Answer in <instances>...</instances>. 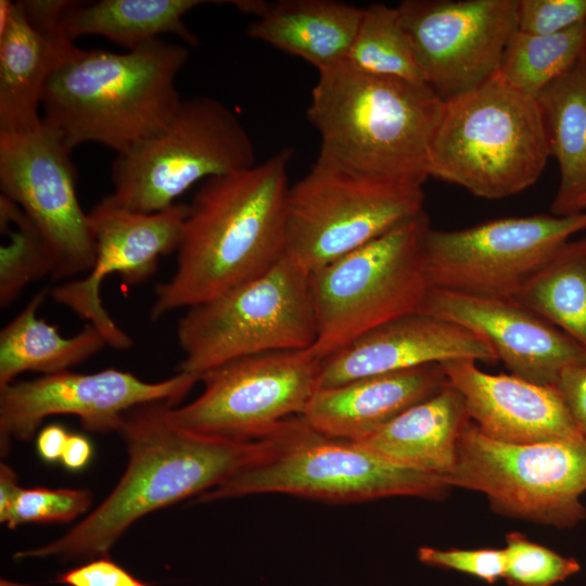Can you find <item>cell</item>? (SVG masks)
Masks as SVG:
<instances>
[{
  "mask_svg": "<svg viewBox=\"0 0 586 586\" xmlns=\"http://www.w3.org/2000/svg\"><path fill=\"white\" fill-rule=\"evenodd\" d=\"M292 155L283 149L263 163L202 182L189 204L175 270L155 286L151 320L251 281L286 254Z\"/></svg>",
  "mask_w": 586,
  "mask_h": 586,
  "instance_id": "obj_1",
  "label": "cell"
},
{
  "mask_svg": "<svg viewBox=\"0 0 586 586\" xmlns=\"http://www.w3.org/2000/svg\"><path fill=\"white\" fill-rule=\"evenodd\" d=\"M168 406L158 402L127 411L118 432L129 461L115 488L65 535L13 557L74 560L107 556L117 539L141 517L219 486L276 444L278 430L253 441L189 432L171 422Z\"/></svg>",
  "mask_w": 586,
  "mask_h": 586,
  "instance_id": "obj_2",
  "label": "cell"
},
{
  "mask_svg": "<svg viewBox=\"0 0 586 586\" xmlns=\"http://www.w3.org/2000/svg\"><path fill=\"white\" fill-rule=\"evenodd\" d=\"M318 73L307 107L321 141L317 157L422 187L445 101L425 84L368 74L345 61Z\"/></svg>",
  "mask_w": 586,
  "mask_h": 586,
  "instance_id": "obj_3",
  "label": "cell"
},
{
  "mask_svg": "<svg viewBox=\"0 0 586 586\" xmlns=\"http://www.w3.org/2000/svg\"><path fill=\"white\" fill-rule=\"evenodd\" d=\"M189 55V46L162 39L122 53L80 48L50 77L42 120L71 151L94 142L126 154L178 111L176 78Z\"/></svg>",
  "mask_w": 586,
  "mask_h": 586,
  "instance_id": "obj_4",
  "label": "cell"
},
{
  "mask_svg": "<svg viewBox=\"0 0 586 586\" xmlns=\"http://www.w3.org/2000/svg\"><path fill=\"white\" fill-rule=\"evenodd\" d=\"M549 157L537 101L496 74L445 101L429 176L499 200L533 186Z\"/></svg>",
  "mask_w": 586,
  "mask_h": 586,
  "instance_id": "obj_5",
  "label": "cell"
},
{
  "mask_svg": "<svg viewBox=\"0 0 586 586\" xmlns=\"http://www.w3.org/2000/svg\"><path fill=\"white\" fill-rule=\"evenodd\" d=\"M423 209L385 233L309 272L320 360L367 332L420 311L430 290Z\"/></svg>",
  "mask_w": 586,
  "mask_h": 586,
  "instance_id": "obj_6",
  "label": "cell"
},
{
  "mask_svg": "<svg viewBox=\"0 0 586 586\" xmlns=\"http://www.w3.org/2000/svg\"><path fill=\"white\" fill-rule=\"evenodd\" d=\"M443 477L392 463L358 444L324 436L301 416L285 420L260 459L199 496V501L253 494H289L332 502L394 496L441 498Z\"/></svg>",
  "mask_w": 586,
  "mask_h": 586,
  "instance_id": "obj_7",
  "label": "cell"
},
{
  "mask_svg": "<svg viewBox=\"0 0 586 586\" xmlns=\"http://www.w3.org/2000/svg\"><path fill=\"white\" fill-rule=\"evenodd\" d=\"M316 336L309 272L285 254L262 276L187 308L177 323L178 371L201 377L233 359L308 349Z\"/></svg>",
  "mask_w": 586,
  "mask_h": 586,
  "instance_id": "obj_8",
  "label": "cell"
},
{
  "mask_svg": "<svg viewBox=\"0 0 586 586\" xmlns=\"http://www.w3.org/2000/svg\"><path fill=\"white\" fill-rule=\"evenodd\" d=\"M253 165L252 139L232 110L212 97L183 99L160 132L117 155L105 198L129 212L154 214L200 180Z\"/></svg>",
  "mask_w": 586,
  "mask_h": 586,
  "instance_id": "obj_9",
  "label": "cell"
},
{
  "mask_svg": "<svg viewBox=\"0 0 586 586\" xmlns=\"http://www.w3.org/2000/svg\"><path fill=\"white\" fill-rule=\"evenodd\" d=\"M444 481L484 494L500 514L572 528L586 518V440L505 443L470 421Z\"/></svg>",
  "mask_w": 586,
  "mask_h": 586,
  "instance_id": "obj_10",
  "label": "cell"
},
{
  "mask_svg": "<svg viewBox=\"0 0 586 586\" xmlns=\"http://www.w3.org/2000/svg\"><path fill=\"white\" fill-rule=\"evenodd\" d=\"M422 187L382 180L317 157L289 190L286 254L308 272L424 208Z\"/></svg>",
  "mask_w": 586,
  "mask_h": 586,
  "instance_id": "obj_11",
  "label": "cell"
},
{
  "mask_svg": "<svg viewBox=\"0 0 586 586\" xmlns=\"http://www.w3.org/2000/svg\"><path fill=\"white\" fill-rule=\"evenodd\" d=\"M585 229L586 211L499 218L458 230L430 228L424 239L430 286L513 298L558 250Z\"/></svg>",
  "mask_w": 586,
  "mask_h": 586,
  "instance_id": "obj_12",
  "label": "cell"
},
{
  "mask_svg": "<svg viewBox=\"0 0 586 586\" xmlns=\"http://www.w3.org/2000/svg\"><path fill=\"white\" fill-rule=\"evenodd\" d=\"M321 360L310 349L246 356L201 375L203 392L183 406H168L177 426L230 441L273 433L290 416H301L319 385Z\"/></svg>",
  "mask_w": 586,
  "mask_h": 586,
  "instance_id": "obj_13",
  "label": "cell"
},
{
  "mask_svg": "<svg viewBox=\"0 0 586 586\" xmlns=\"http://www.w3.org/2000/svg\"><path fill=\"white\" fill-rule=\"evenodd\" d=\"M71 150L43 120L27 130L0 131V187L43 239L52 280L88 273L97 244L89 213L76 192Z\"/></svg>",
  "mask_w": 586,
  "mask_h": 586,
  "instance_id": "obj_14",
  "label": "cell"
},
{
  "mask_svg": "<svg viewBox=\"0 0 586 586\" xmlns=\"http://www.w3.org/2000/svg\"><path fill=\"white\" fill-rule=\"evenodd\" d=\"M425 84L444 101L498 73L518 0H405L397 7Z\"/></svg>",
  "mask_w": 586,
  "mask_h": 586,
  "instance_id": "obj_15",
  "label": "cell"
},
{
  "mask_svg": "<svg viewBox=\"0 0 586 586\" xmlns=\"http://www.w3.org/2000/svg\"><path fill=\"white\" fill-rule=\"evenodd\" d=\"M200 379L178 371L169 379L146 382L127 371L105 369L88 374L67 370L12 382L0 387L1 454L9 450L13 438H31L53 415L76 416L91 432L119 431L130 409L158 402L176 406Z\"/></svg>",
  "mask_w": 586,
  "mask_h": 586,
  "instance_id": "obj_16",
  "label": "cell"
},
{
  "mask_svg": "<svg viewBox=\"0 0 586 586\" xmlns=\"http://www.w3.org/2000/svg\"><path fill=\"white\" fill-rule=\"evenodd\" d=\"M189 204L176 203L154 214L124 209L105 196L89 212L97 252L87 276L68 280L50 291L52 298L97 328L109 346L126 349L132 339L111 318L102 304L101 284L118 273L128 286L149 280L161 256L176 252L183 234Z\"/></svg>",
  "mask_w": 586,
  "mask_h": 586,
  "instance_id": "obj_17",
  "label": "cell"
},
{
  "mask_svg": "<svg viewBox=\"0 0 586 586\" xmlns=\"http://www.w3.org/2000/svg\"><path fill=\"white\" fill-rule=\"evenodd\" d=\"M420 311L480 336L511 374L534 383L555 385L563 370L586 364L581 345L513 298L431 289Z\"/></svg>",
  "mask_w": 586,
  "mask_h": 586,
  "instance_id": "obj_18",
  "label": "cell"
},
{
  "mask_svg": "<svg viewBox=\"0 0 586 586\" xmlns=\"http://www.w3.org/2000/svg\"><path fill=\"white\" fill-rule=\"evenodd\" d=\"M456 359L498 361L492 347L471 331L417 311L367 332L322 359L318 388Z\"/></svg>",
  "mask_w": 586,
  "mask_h": 586,
  "instance_id": "obj_19",
  "label": "cell"
},
{
  "mask_svg": "<svg viewBox=\"0 0 586 586\" xmlns=\"http://www.w3.org/2000/svg\"><path fill=\"white\" fill-rule=\"evenodd\" d=\"M476 362L456 359L441 366L485 435L512 444L586 440L555 385L487 373Z\"/></svg>",
  "mask_w": 586,
  "mask_h": 586,
  "instance_id": "obj_20",
  "label": "cell"
},
{
  "mask_svg": "<svg viewBox=\"0 0 586 586\" xmlns=\"http://www.w3.org/2000/svg\"><path fill=\"white\" fill-rule=\"evenodd\" d=\"M447 384L441 364L364 377L318 388L301 417L324 436L358 442Z\"/></svg>",
  "mask_w": 586,
  "mask_h": 586,
  "instance_id": "obj_21",
  "label": "cell"
},
{
  "mask_svg": "<svg viewBox=\"0 0 586 586\" xmlns=\"http://www.w3.org/2000/svg\"><path fill=\"white\" fill-rule=\"evenodd\" d=\"M80 50L61 26L33 21L15 1L0 31V131L38 126L39 107L52 74Z\"/></svg>",
  "mask_w": 586,
  "mask_h": 586,
  "instance_id": "obj_22",
  "label": "cell"
},
{
  "mask_svg": "<svg viewBox=\"0 0 586 586\" xmlns=\"http://www.w3.org/2000/svg\"><path fill=\"white\" fill-rule=\"evenodd\" d=\"M256 18L251 38L296 55L318 72L344 61L362 16V9L335 0L230 1Z\"/></svg>",
  "mask_w": 586,
  "mask_h": 586,
  "instance_id": "obj_23",
  "label": "cell"
},
{
  "mask_svg": "<svg viewBox=\"0 0 586 586\" xmlns=\"http://www.w3.org/2000/svg\"><path fill=\"white\" fill-rule=\"evenodd\" d=\"M470 421L463 397L448 383L354 443L392 463L444 480L455 466L460 435Z\"/></svg>",
  "mask_w": 586,
  "mask_h": 586,
  "instance_id": "obj_24",
  "label": "cell"
},
{
  "mask_svg": "<svg viewBox=\"0 0 586 586\" xmlns=\"http://www.w3.org/2000/svg\"><path fill=\"white\" fill-rule=\"evenodd\" d=\"M550 157L560 180L552 215L586 211V49L575 64L536 99Z\"/></svg>",
  "mask_w": 586,
  "mask_h": 586,
  "instance_id": "obj_25",
  "label": "cell"
},
{
  "mask_svg": "<svg viewBox=\"0 0 586 586\" xmlns=\"http://www.w3.org/2000/svg\"><path fill=\"white\" fill-rule=\"evenodd\" d=\"M206 3L201 0H99L75 1L61 21L65 35L73 41L97 35L132 51L175 35L187 46L198 44L196 36L187 27L183 16Z\"/></svg>",
  "mask_w": 586,
  "mask_h": 586,
  "instance_id": "obj_26",
  "label": "cell"
},
{
  "mask_svg": "<svg viewBox=\"0 0 586 586\" xmlns=\"http://www.w3.org/2000/svg\"><path fill=\"white\" fill-rule=\"evenodd\" d=\"M49 289L37 292L25 307L0 332V387L26 371L43 375L69 370L98 354L106 345L92 324L64 337L58 327L37 317Z\"/></svg>",
  "mask_w": 586,
  "mask_h": 586,
  "instance_id": "obj_27",
  "label": "cell"
},
{
  "mask_svg": "<svg viewBox=\"0 0 586 586\" xmlns=\"http://www.w3.org/2000/svg\"><path fill=\"white\" fill-rule=\"evenodd\" d=\"M513 300L586 352V238L566 242Z\"/></svg>",
  "mask_w": 586,
  "mask_h": 586,
  "instance_id": "obj_28",
  "label": "cell"
},
{
  "mask_svg": "<svg viewBox=\"0 0 586 586\" xmlns=\"http://www.w3.org/2000/svg\"><path fill=\"white\" fill-rule=\"evenodd\" d=\"M585 49L586 24L555 35L517 30L504 51L497 74L536 100L575 64Z\"/></svg>",
  "mask_w": 586,
  "mask_h": 586,
  "instance_id": "obj_29",
  "label": "cell"
},
{
  "mask_svg": "<svg viewBox=\"0 0 586 586\" xmlns=\"http://www.w3.org/2000/svg\"><path fill=\"white\" fill-rule=\"evenodd\" d=\"M344 61L368 74L425 84L396 7L373 3L362 9Z\"/></svg>",
  "mask_w": 586,
  "mask_h": 586,
  "instance_id": "obj_30",
  "label": "cell"
},
{
  "mask_svg": "<svg viewBox=\"0 0 586 586\" xmlns=\"http://www.w3.org/2000/svg\"><path fill=\"white\" fill-rule=\"evenodd\" d=\"M0 307L7 308L31 282L52 275V258L34 225L8 196H0Z\"/></svg>",
  "mask_w": 586,
  "mask_h": 586,
  "instance_id": "obj_31",
  "label": "cell"
},
{
  "mask_svg": "<svg viewBox=\"0 0 586 586\" xmlns=\"http://www.w3.org/2000/svg\"><path fill=\"white\" fill-rule=\"evenodd\" d=\"M502 578L509 586H555L581 570L578 561L511 532L506 536Z\"/></svg>",
  "mask_w": 586,
  "mask_h": 586,
  "instance_id": "obj_32",
  "label": "cell"
},
{
  "mask_svg": "<svg viewBox=\"0 0 586 586\" xmlns=\"http://www.w3.org/2000/svg\"><path fill=\"white\" fill-rule=\"evenodd\" d=\"M91 502L88 489L22 488L0 522L9 528L25 523L67 522L87 511Z\"/></svg>",
  "mask_w": 586,
  "mask_h": 586,
  "instance_id": "obj_33",
  "label": "cell"
},
{
  "mask_svg": "<svg viewBox=\"0 0 586 586\" xmlns=\"http://www.w3.org/2000/svg\"><path fill=\"white\" fill-rule=\"evenodd\" d=\"M586 24V0H518V30L555 35Z\"/></svg>",
  "mask_w": 586,
  "mask_h": 586,
  "instance_id": "obj_34",
  "label": "cell"
},
{
  "mask_svg": "<svg viewBox=\"0 0 586 586\" xmlns=\"http://www.w3.org/2000/svg\"><path fill=\"white\" fill-rule=\"evenodd\" d=\"M417 557L426 565L454 570L494 584L502 578L505 570L504 549H438L420 547Z\"/></svg>",
  "mask_w": 586,
  "mask_h": 586,
  "instance_id": "obj_35",
  "label": "cell"
},
{
  "mask_svg": "<svg viewBox=\"0 0 586 586\" xmlns=\"http://www.w3.org/2000/svg\"><path fill=\"white\" fill-rule=\"evenodd\" d=\"M55 583L67 586H150L107 556L99 557L58 575Z\"/></svg>",
  "mask_w": 586,
  "mask_h": 586,
  "instance_id": "obj_36",
  "label": "cell"
},
{
  "mask_svg": "<svg viewBox=\"0 0 586 586\" xmlns=\"http://www.w3.org/2000/svg\"><path fill=\"white\" fill-rule=\"evenodd\" d=\"M574 422L586 437V364L563 370L555 383Z\"/></svg>",
  "mask_w": 586,
  "mask_h": 586,
  "instance_id": "obj_37",
  "label": "cell"
},
{
  "mask_svg": "<svg viewBox=\"0 0 586 586\" xmlns=\"http://www.w3.org/2000/svg\"><path fill=\"white\" fill-rule=\"evenodd\" d=\"M69 433L59 425L43 428L37 437V450L40 458L47 462L61 460Z\"/></svg>",
  "mask_w": 586,
  "mask_h": 586,
  "instance_id": "obj_38",
  "label": "cell"
},
{
  "mask_svg": "<svg viewBox=\"0 0 586 586\" xmlns=\"http://www.w3.org/2000/svg\"><path fill=\"white\" fill-rule=\"evenodd\" d=\"M92 447L89 440L81 434H69L61 458L68 470H80L90 460Z\"/></svg>",
  "mask_w": 586,
  "mask_h": 586,
  "instance_id": "obj_39",
  "label": "cell"
},
{
  "mask_svg": "<svg viewBox=\"0 0 586 586\" xmlns=\"http://www.w3.org/2000/svg\"><path fill=\"white\" fill-rule=\"evenodd\" d=\"M22 487L18 486L14 470L5 464L0 466V518L11 508Z\"/></svg>",
  "mask_w": 586,
  "mask_h": 586,
  "instance_id": "obj_40",
  "label": "cell"
}]
</instances>
